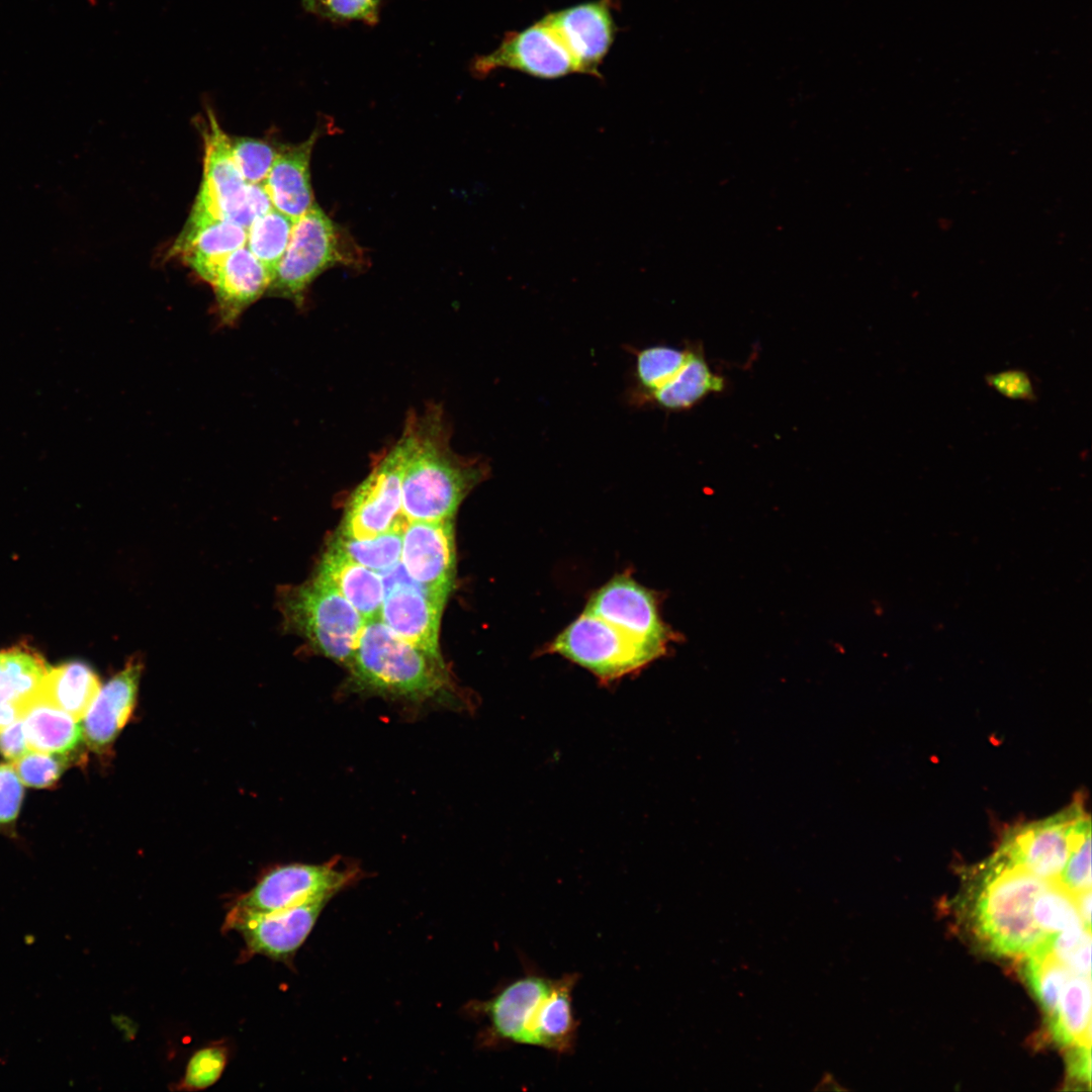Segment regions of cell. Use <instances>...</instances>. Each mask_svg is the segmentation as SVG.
Listing matches in <instances>:
<instances>
[{
  "instance_id": "23",
  "label": "cell",
  "mask_w": 1092,
  "mask_h": 1092,
  "mask_svg": "<svg viewBox=\"0 0 1092 1092\" xmlns=\"http://www.w3.org/2000/svg\"><path fill=\"white\" fill-rule=\"evenodd\" d=\"M687 350V357L679 369L661 387L642 398L637 406L653 405L665 411H684L707 394L722 390L724 380L711 371L704 356L697 350Z\"/></svg>"
},
{
  "instance_id": "1",
  "label": "cell",
  "mask_w": 1092,
  "mask_h": 1092,
  "mask_svg": "<svg viewBox=\"0 0 1092 1092\" xmlns=\"http://www.w3.org/2000/svg\"><path fill=\"white\" fill-rule=\"evenodd\" d=\"M407 454L401 479V513L408 521L452 519L465 496L489 473L479 457H463L450 447L443 408L430 404L407 417L402 432Z\"/></svg>"
},
{
  "instance_id": "2",
  "label": "cell",
  "mask_w": 1092,
  "mask_h": 1092,
  "mask_svg": "<svg viewBox=\"0 0 1092 1092\" xmlns=\"http://www.w3.org/2000/svg\"><path fill=\"white\" fill-rule=\"evenodd\" d=\"M348 667L356 691L462 706L441 656L406 642L380 618L365 621Z\"/></svg>"
},
{
  "instance_id": "18",
  "label": "cell",
  "mask_w": 1092,
  "mask_h": 1092,
  "mask_svg": "<svg viewBox=\"0 0 1092 1092\" xmlns=\"http://www.w3.org/2000/svg\"><path fill=\"white\" fill-rule=\"evenodd\" d=\"M144 668L141 656H131L124 667L100 688L82 720L83 737L95 753L110 750L135 707Z\"/></svg>"
},
{
  "instance_id": "16",
  "label": "cell",
  "mask_w": 1092,
  "mask_h": 1092,
  "mask_svg": "<svg viewBox=\"0 0 1092 1092\" xmlns=\"http://www.w3.org/2000/svg\"><path fill=\"white\" fill-rule=\"evenodd\" d=\"M400 562L415 581L446 601L455 576L452 519L407 521L402 531Z\"/></svg>"
},
{
  "instance_id": "35",
  "label": "cell",
  "mask_w": 1092,
  "mask_h": 1092,
  "mask_svg": "<svg viewBox=\"0 0 1092 1092\" xmlns=\"http://www.w3.org/2000/svg\"><path fill=\"white\" fill-rule=\"evenodd\" d=\"M1050 951L1073 974L1091 977V934L1084 924L1053 934Z\"/></svg>"
},
{
  "instance_id": "24",
  "label": "cell",
  "mask_w": 1092,
  "mask_h": 1092,
  "mask_svg": "<svg viewBox=\"0 0 1092 1092\" xmlns=\"http://www.w3.org/2000/svg\"><path fill=\"white\" fill-rule=\"evenodd\" d=\"M100 688V680L89 665L72 661L51 667L32 701L47 703L82 721Z\"/></svg>"
},
{
  "instance_id": "22",
  "label": "cell",
  "mask_w": 1092,
  "mask_h": 1092,
  "mask_svg": "<svg viewBox=\"0 0 1092 1092\" xmlns=\"http://www.w3.org/2000/svg\"><path fill=\"white\" fill-rule=\"evenodd\" d=\"M315 577L337 589L365 621L380 618L384 589L377 571L330 546L321 559Z\"/></svg>"
},
{
  "instance_id": "15",
  "label": "cell",
  "mask_w": 1092,
  "mask_h": 1092,
  "mask_svg": "<svg viewBox=\"0 0 1092 1092\" xmlns=\"http://www.w3.org/2000/svg\"><path fill=\"white\" fill-rule=\"evenodd\" d=\"M584 611L626 633L665 648L674 633L660 617L654 592L628 574H618L592 594Z\"/></svg>"
},
{
  "instance_id": "3",
  "label": "cell",
  "mask_w": 1092,
  "mask_h": 1092,
  "mask_svg": "<svg viewBox=\"0 0 1092 1092\" xmlns=\"http://www.w3.org/2000/svg\"><path fill=\"white\" fill-rule=\"evenodd\" d=\"M987 866L974 909L976 932L996 954L1025 959L1053 935L1042 932L1032 916L1033 901L1049 882L1011 862L1000 850Z\"/></svg>"
},
{
  "instance_id": "8",
  "label": "cell",
  "mask_w": 1092,
  "mask_h": 1092,
  "mask_svg": "<svg viewBox=\"0 0 1092 1092\" xmlns=\"http://www.w3.org/2000/svg\"><path fill=\"white\" fill-rule=\"evenodd\" d=\"M556 982L557 979L527 973L490 999L472 1004V1011L488 1021L485 1041L545 1049L554 1023Z\"/></svg>"
},
{
  "instance_id": "10",
  "label": "cell",
  "mask_w": 1092,
  "mask_h": 1092,
  "mask_svg": "<svg viewBox=\"0 0 1092 1092\" xmlns=\"http://www.w3.org/2000/svg\"><path fill=\"white\" fill-rule=\"evenodd\" d=\"M359 867L332 858L321 864L290 863L265 874L233 906L236 909L269 913L283 910L313 898H333L362 877Z\"/></svg>"
},
{
  "instance_id": "28",
  "label": "cell",
  "mask_w": 1092,
  "mask_h": 1092,
  "mask_svg": "<svg viewBox=\"0 0 1092 1092\" xmlns=\"http://www.w3.org/2000/svg\"><path fill=\"white\" fill-rule=\"evenodd\" d=\"M635 357L633 384L628 399L638 405L642 398L661 387L682 365L688 350L654 345L633 350Z\"/></svg>"
},
{
  "instance_id": "46",
  "label": "cell",
  "mask_w": 1092,
  "mask_h": 1092,
  "mask_svg": "<svg viewBox=\"0 0 1092 1092\" xmlns=\"http://www.w3.org/2000/svg\"><path fill=\"white\" fill-rule=\"evenodd\" d=\"M314 0H301L303 8L310 13Z\"/></svg>"
},
{
  "instance_id": "11",
  "label": "cell",
  "mask_w": 1092,
  "mask_h": 1092,
  "mask_svg": "<svg viewBox=\"0 0 1092 1092\" xmlns=\"http://www.w3.org/2000/svg\"><path fill=\"white\" fill-rule=\"evenodd\" d=\"M331 899L313 898L269 913L246 912L233 907L223 928L242 935L250 956L262 954L290 965Z\"/></svg>"
},
{
  "instance_id": "44",
  "label": "cell",
  "mask_w": 1092,
  "mask_h": 1092,
  "mask_svg": "<svg viewBox=\"0 0 1092 1092\" xmlns=\"http://www.w3.org/2000/svg\"><path fill=\"white\" fill-rule=\"evenodd\" d=\"M1091 890L1077 895V906L1084 925L1090 928L1091 924Z\"/></svg>"
},
{
  "instance_id": "36",
  "label": "cell",
  "mask_w": 1092,
  "mask_h": 1092,
  "mask_svg": "<svg viewBox=\"0 0 1092 1092\" xmlns=\"http://www.w3.org/2000/svg\"><path fill=\"white\" fill-rule=\"evenodd\" d=\"M235 161L247 183H263L278 153L267 141L254 138H231Z\"/></svg>"
},
{
  "instance_id": "37",
  "label": "cell",
  "mask_w": 1092,
  "mask_h": 1092,
  "mask_svg": "<svg viewBox=\"0 0 1092 1092\" xmlns=\"http://www.w3.org/2000/svg\"><path fill=\"white\" fill-rule=\"evenodd\" d=\"M66 754L48 753L29 749L11 762L22 784L34 788H48L57 783L67 767Z\"/></svg>"
},
{
  "instance_id": "6",
  "label": "cell",
  "mask_w": 1092,
  "mask_h": 1092,
  "mask_svg": "<svg viewBox=\"0 0 1092 1092\" xmlns=\"http://www.w3.org/2000/svg\"><path fill=\"white\" fill-rule=\"evenodd\" d=\"M203 125V176L193 210L229 220L245 230L273 208L263 183H247L235 161L230 136L211 108Z\"/></svg>"
},
{
  "instance_id": "13",
  "label": "cell",
  "mask_w": 1092,
  "mask_h": 1092,
  "mask_svg": "<svg viewBox=\"0 0 1092 1092\" xmlns=\"http://www.w3.org/2000/svg\"><path fill=\"white\" fill-rule=\"evenodd\" d=\"M499 68L542 79L578 73L561 37L544 18L523 30L508 32L494 51L476 57L471 63V70L478 77Z\"/></svg>"
},
{
  "instance_id": "45",
  "label": "cell",
  "mask_w": 1092,
  "mask_h": 1092,
  "mask_svg": "<svg viewBox=\"0 0 1092 1092\" xmlns=\"http://www.w3.org/2000/svg\"><path fill=\"white\" fill-rule=\"evenodd\" d=\"M814 1090H846L843 1088L831 1074H824L821 1081L816 1085Z\"/></svg>"
},
{
  "instance_id": "39",
  "label": "cell",
  "mask_w": 1092,
  "mask_h": 1092,
  "mask_svg": "<svg viewBox=\"0 0 1092 1092\" xmlns=\"http://www.w3.org/2000/svg\"><path fill=\"white\" fill-rule=\"evenodd\" d=\"M988 386L1012 400L1034 402L1037 393L1028 372L1021 369H1009L985 376Z\"/></svg>"
},
{
  "instance_id": "42",
  "label": "cell",
  "mask_w": 1092,
  "mask_h": 1092,
  "mask_svg": "<svg viewBox=\"0 0 1092 1092\" xmlns=\"http://www.w3.org/2000/svg\"><path fill=\"white\" fill-rule=\"evenodd\" d=\"M1091 1045H1074L1068 1056V1076L1077 1084H1091Z\"/></svg>"
},
{
  "instance_id": "27",
  "label": "cell",
  "mask_w": 1092,
  "mask_h": 1092,
  "mask_svg": "<svg viewBox=\"0 0 1092 1092\" xmlns=\"http://www.w3.org/2000/svg\"><path fill=\"white\" fill-rule=\"evenodd\" d=\"M50 668L41 655L29 647L16 646L3 650L0 659V700L18 704L24 714Z\"/></svg>"
},
{
  "instance_id": "19",
  "label": "cell",
  "mask_w": 1092,
  "mask_h": 1092,
  "mask_svg": "<svg viewBox=\"0 0 1092 1092\" xmlns=\"http://www.w3.org/2000/svg\"><path fill=\"white\" fill-rule=\"evenodd\" d=\"M247 230L192 209L171 253L210 283L224 259L246 246Z\"/></svg>"
},
{
  "instance_id": "4",
  "label": "cell",
  "mask_w": 1092,
  "mask_h": 1092,
  "mask_svg": "<svg viewBox=\"0 0 1092 1092\" xmlns=\"http://www.w3.org/2000/svg\"><path fill=\"white\" fill-rule=\"evenodd\" d=\"M285 625L325 656L351 663L365 619L333 586L317 577L281 590Z\"/></svg>"
},
{
  "instance_id": "40",
  "label": "cell",
  "mask_w": 1092,
  "mask_h": 1092,
  "mask_svg": "<svg viewBox=\"0 0 1092 1092\" xmlns=\"http://www.w3.org/2000/svg\"><path fill=\"white\" fill-rule=\"evenodd\" d=\"M22 798V783L11 763L0 764V826L16 819Z\"/></svg>"
},
{
  "instance_id": "32",
  "label": "cell",
  "mask_w": 1092,
  "mask_h": 1092,
  "mask_svg": "<svg viewBox=\"0 0 1092 1092\" xmlns=\"http://www.w3.org/2000/svg\"><path fill=\"white\" fill-rule=\"evenodd\" d=\"M1032 916L1038 928L1050 935L1084 924L1077 906V895L1060 881L1049 882L1037 894L1032 905Z\"/></svg>"
},
{
  "instance_id": "9",
  "label": "cell",
  "mask_w": 1092,
  "mask_h": 1092,
  "mask_svg": "<svg viewBox=\"0 0 1092 1092\" xmlns=\"http://www.w3.org/2000/svg\"><path fill=\"white\" fill-rule=\"evenodd\" d=\"M406 454V440L401 435L351 494L338 534L369 539L405 526L408 520L401 513V479Z\"/></svg>"
},
{
  "instance_id": "31",
  "label": "cell",
  "mask_w": 1092,
  "mask_h": 1092,
  "mask_svg": "<svg viewBox=\"0 0 1092 1092\" xmlns=\"http://www.w3.org/2000/svg\"><path fill=\"white\" fill-rule=\"evenodd\" d=\"M403 528L392 529L369 539H354L337 534L330 546L378 572L400 560Z\"/></svg>"
},
{
  "instance_id": "7",
  "label": "cell",
  "mask_w": 1092,
  "mask_h": 1092,
  "mask_svg": "<svg viewBox=\"0 0 1092 1092\" xmlns=\"http://www.w3.org/2000/svg\"><path fill=\"white\" fill-rule=\"evenodd\" d=\"M548 649L606 682L640 670L667 650L638 639L587 611L566 626Z\"/></svg>"
},
{
  "instance_id": "5",
  "label": "cell",
  "mask_w": 1092,
  "mask_h": 1092,
  "mask_svg": "<svg viewBox=\"0 0 1092 1092\" xmlns=\"http://www.w3.org/2000/svg\"><path fill=\"white\" fill-rule=\"evenodd\" d=\"M357 254L354 244L315 204L293 222L288 246L267 292L300 306L307 287L317 276L338 264L357 263Z\"/></svg>"
},
{
  "instance_id": "38",
  "label": "cell",
  "mask_w": 1092,
  "mask_h": 1092,
  "mask_svg": "<svg viewBox=\"0 0 1092 1092\" xmlns=\"http://www.w3.org/2000/svg\"><path fill=\"white\" fill-rule=\"evenodd\" d=\"M381 0H314L310 13L335 22L362 21L374 25L379 20Z\"/></svg>"
},
{
  "instance_id": "26",
  "label": "cell",
  "mask_w": 1092,
  "mask_h": 1092,
  "mask_svg": "<svg viewBox=\"0 0 1092 1092\" xmlns=\"http://www.w3.org/2000/svg\"><path fill=\"white\" fill-rule=\"evenodd\" d=\"M1091 977L1072 974L1054 1017L1050 1020L1055 1040L1066 1046L1091 1045Z\"/></svg>"
},
{
  "instance_id": "20",
  "label": "cell",
  "mask_w": 1092,
  "mask_h": 1092,
  "mask_svg": "<svg viewBox=\"0 0 1092 1092\" xmlns=\"http://www.w3.org/2000/svg\"><path fill=\"white\" fill-rule=\"evenodd\" d=\"M317 138L314 130L302 143L280 150L263 182L273 207L293 221L315 205L309 164Z\"/></svg>"
},
{
  "instance_id": "33",
  "label": "cell",
  "mask_w": 1092,
  "mask_h": 1092,
  "mask_svg": "<svg viewBox=\"0 0 1092 1092\" xmlns=\"http://www.w3.org/2000/svg\"><path fill=\"white\" fill-rule=\"evenodd\" d=\"M228 1059L229 1050L223 1043H211L196 1051L175 1090L199 1091L212 1086L222 1075Z\"/></svg>"
},
{
  "instance_id": "12",
  "label": "cell",
  "mask_w": 1092,
  "mask_h": 1092,
  "mask_svg": "<svg viewBox=\"0 0 1092 1092\" xmlns=\"http://www.w3.org/2000/svg\"><path fill=\"white\" fill-rule=\"evenodd\" d=\"M378 573L384 589L380 620L406 642L440 655L439 626L445 600L415 581L400 560Z\"/></svg>"
},
{
  "instance_id": "30",
  "label": "cell",
  "mask_w": 1092,
  "mask_h": 1092,
  "mask_svg": "<svg viewBox=\"0 0 1092 1092\" xmlns=\"http://www.w3.org/2000/svg\"><path fill=\"white\" fill-rule=\"evenodd\" d=\"M1025 960L1028 985L1051 1020L1058 1009L1063 989L1073 973L1048 949L1036 951Z\"/></svg>"
},
{
  "instance_id": "34",
  "label": "cell",
  "mask_w": 1092,
  "mask_h": 1092,
  "mask_svg": "<svg viewBox=\"0 0 1092 1092\" xmlns=\"http://www.w3.org/2000/svg\"><path fill=\"white\" fill-rule=\"evenodd\" d=\"M1060 883L1075 895L1091 890V827L1085 814L1080 819Z\"/></svg>"
},
{
  "instance_id": "43",
  "label": "cell",
  "mask_w": 1092,
  "mask_h": 1092,
  "mask_svg": "<svg viewBox=\"0 0 1092 1092\" xmlns=\"http://www.w3.org/2000/svg\"><path fill=\"white\" fill-rule=\"evenodd\" d=\"M22 715V709L18 704L0 700V727L21 719Z\"/></svg>"
},
{
  "instance_id": "41",
  "label": "cell",
  "mask_w": 1092,
  "mask_h": 1092,
  "mask_svg": "<svg viewBox=\"0 0 1092 1092\" xmlns=\"http://www.w3.org/2000/svg\"><path fill=\"white\" fill-rule=\"evenodd\" d=\"M29 750L23 720L0 727V753L8 760H15Z\"/></svg>"
},
{
  "instance_id": "25",
  "label": "cell",
  "mask_w": 1092,
  "mask_h": 1092,
  "mask_svg": "<svg viewBox=\"0 0 1092 1092\" xmlns=\"http://www.w3.org/2000/svg\"><path fill=\"white\" fill-rule=\"evenodd\" d=\"M29 749L67 754L84 742L80 721L40 701H32L22 716Z\"/></svg>"
},
{
  "instance_id": "17",
  "label": "cell",
  "mask_w": 1092,
  "mask_h": 1092,
  "mask_svg": "<svg viewBox=\"0 0 1092 1092\" xmlns=\"http://www.w3.org/2000/svg\"><path fill=\"white\" fill-rule=\"evenodd\" d=\"M613 0L580 3L543 18L556 30L573 58L577 72L596 77L616 35Z\"/></svg>"
},
{
  "instance_id": "47",
  "label": "cell",
  "mask_w": 1092,
  "mask_h": 1092,
  "mask_svg": "<svg viewBox=\"0 0 1092 1092\" xmlns=\"http://www.w3.org/2000/svg\"><path fill=\"white\" fill-rule=\"evenodd\" d=\"M1 656H2V651H0V659H1Z\"/></svg>"
},
{
  "instance_id": "21",
  "label": "cell",
  "mask_w": 1092,
  "mask_h": 1092,
  "mask_svg": "<svg viewBox=\"0 0 1092 1092\" xmlns=\"http://www.w3.org/2000/svg\"><path fill=\"white\" fill-rule=\"evenodd\" d=\"M271 279L246 246L231 253L209 283L214 290L220 323L235 324L246 308L267 292Z\"/></svg>"
},
{
  "instance_id": "14",
  "label": "cell",
  "mask_w": 1092,
  "mask_h": 1092,
  "mask_svg": "<svg viewBox=\"0 0 1092 1092\" xmlns=\"http://www.w3.org/2000/svg\"><path fill=\"white\" fill-rule=\"evenodd\" d=\"M1082 807L1074 804L1048 819L1019 828L999 849L1011 862L1035 877L1059 881L1071 852Z\"/></svg>"
},
{
  "instance_id": "29",
  "label": "cell",
  "mask_w": 1092,
  "mask_h": 1092,
  "mask_svg": "<svg viewBox=\"0 0 1092 1092\" xmlns=\"http://www.w3.org/2000/svg\"><path fill=\"white\" fill-rule=\"evenodd\" d=\"M293 222L288 216L272 208L257 217L247 230L246 247L262 263L271 278L286 251Z\"/></svg>"
}]
</instances>
